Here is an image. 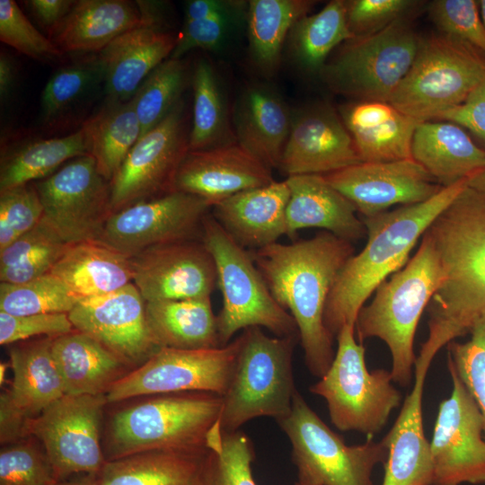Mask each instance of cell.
Here are the masks:
<instances>
[{
    "mask_svg": "<svg viewBox=\"0 0 485 485\" xmlns=\"http://www.w3.org/2000/svg\"><path fill=\"white\" fill-rule=\"evenodd\" d=\"M34 185L42 218L66 243L99 240L112 214L110 185L92 155L70 160Z\"/></svg>",
    "mask_w": 485,
    "mask_h": 485,
    "instance_id": "14",
    "label": "cell"
},
{
    "mask_svg": "<svg viewBox=\"0 0 485 485\" xmlns=\"http://www.w3.org/2000/svg\"><path fill=\"white\" fill-rule=\"evenodd\" d=\"M239 15L213 16L185 21L171 58L181 59L191 49L213 51L219 48Z\"/></svg>",
    "mask_w": 485,
    "mask_h": 485,
    "instance_id": "51",
    "label": "cell"
},
{
    "mask_svg": "<svg viewBox=\"0 0 485 485\" xmlns=\"http://www.w3.org/2000/svg\"><path fill=\"white\" fill-rule=\"evenodd\" d=\"M485 75V57L445 35L421 39L414 61L389 102L419 122L461 105Z\"/></svg>",
    "mask_w": 485,
    "mask_h": 485,
    "instance_id": "9",
    "label": "cell"
},
{
    "mask_svg": "<svg viewBox=\"0 0 485 485\" xmlns=\"http://www.w3.org/2000/svg\"><path fill=\"white\" fill-rule=\"evenodd\" d=\"M104 394H65L30 421L29 436L39 439L57 481L75 474L97 476L105 463L100 443Z\"/></svg>",
    "mask_w": 485,
    "mask_h": 485,
    "instance_id": "13",
    "label": "cell"
},
{
    "mask_svg": "<svg viewBox=\"0 0 485 485\" xmlns=\"http://www.w3.org/2000/svg\"><path fill=\"white\" fill-rule=\"evenodd\" d=\"M425 234L442 272L426 309L427 339L443 348L485 315V191L466 185Z\"/></svg>",
    "mask_w": 485,
    "mask_h": 485,
    "instance_id": "2",
    "label": "cell"
},
{
    "mask_svg": "<svg viewBox=\"0 0 485 485\" xmlns=\"http://www.w3.org/2000/svg\"><path fill=\"white\" fill-rule=\"evenodd\" d=\"M146 314L151 336L159 348L221 347L211 297L146 302Z\"/></svg>",
    "mask_w": 485,
    "mask_h": 485,
    "instance_id": "35",
    "label": "cell"
},
{
    "mask_svg": "<svg viewBox=\"0 0 485 485\" xmlns=\"http://www.w3.org/2000/svg\"><path fill=\"white\" fill-rule=\"evenodd\" d=\"M339 114L361 162L412 158V137L420 122L390 102L353 101L342 105Z\"/></svg>",
    "mask_w": 485,
    "mask_h": 485,
    "instance_id": "26",
    "label": "cell"
},
{
    "mask_svg": "<svg viewBox=\"0 0 485 485\" xmlns=\"http://www.w3.org/2000/svg\"><path fill=\"white\" fill-rule=\"evenodd\" d=\"M453 389L438 408L430 452L432 485L485 483L484 419L472 395L447 361Z\"/></svg>",
    "mask_w": 485,
    "mask_h": 485,
    "instance_id": "17",
    "label": "cell"
},
{
    "mask_svg": "<svg viewBox=\"0 0 485 485\" xmlns=\"http://www.w3.org/2000/svg\"><path fill=\"white\" fill-rule=\"evenodd\" d=\"M210 451L153 450L106 461L98 485H203Z\"/></svg>",
    "mask_w": 485,
    "mask_h": 485,
    "instance_id": "34",
    "label": "cell"
},
{
    "mask_svg": "<svg viewBox=\"0 0 485 485\" xmlns=\"http://www.w3.org/2000/svg\"><path fill=\"white\" fill-rule=\"evenodd\" d=\"M469 339L447 344V361L477 402L484 419L485 433V315L471 327Z\"/></svg>",
    "mask_w": 485,
    "mask_h": 485,
    "instance_id": "47",
    "label": "cell"
},
{
    "mask_svg": "<svg viewBox=\"0 0 485 485\" xmlns=\"http://www.w3.org/2000/svg\"><path fill=\"white\" fill-rule=\"evenodd\" d=\"M187 69L181 59L167 58L144 80L132 97L141 136L158 125L181 101Z\"/></svg>",
    "mask_w": 485,
    "mask_h": 485,
    "instance_id": "41",
    "label": "cell"
},
{
    "mask_svg": "<svg viewBox=\"0 0 485 485\" xmlns=\"http://www.w3.org/2000/svg\"><path fill=\"white\" fill-rule=\"evenodd\" d=\"M75 330L96 340L126 365H142L159 348L151 336L146 301L137 287L78 301L68 313Z\"/></svg>",
    "mask_w": 485,
    "mask_h": 485,
    "instance_id": "20",
    "label": "cell"
},
{
    "mask_svg": "<svg viewBox=\"0 0 485 485\" xmlns=\"http://www.w3.org/2000/svg\"><path fill=\"white\" fill-rule=\"evenodd\" d=\"M244 1L191 0L186 4L185 21L213 16L240 15L246 6Z\"/></svg>",
    "mask_w": 485,
    "mask_h": 485,
    "instance_id": "56",
    "label": "cell"
},
{
    "mask_svg": "<svg viewBox=\"0 0 485 485\" xmlns=\"http://www.w3.org/2000/svg\"><path fill=\"white\" fill-rule=\"evenodd\" d=\"M0 40L41 62H55L64 54L32 25L13 0H0Z\"/></svg>",
    "mask_w": 485,
    "mask_h": 485,
    "instance_id": "48",
    "label": "cell"
},
{
    "mask_svg": "<svg viewBox=\"0 0 485 485\" xmlns=\"http://www.w3.org/2000/svg\"><path fill=\"white\" fill-rule=\"evenodd\" d=\"M101 82H103V71L98 56L57 70L41 93L43 122L48 124L57 121Z\"/></svg>",
    "mask_w": 485,
    "mask_h": 485,
    "instance_id": "43",
    "label": "cell"
},
{
    "mask_svg": "<svg viewBox=\"0 0 485 485\" xmlns=\"http://www.w3.org/2000/svg\"><path fill=\"white\" fill-rule=\"evenodd\" d=\"M291 122L292 114L281 96L260 84L243 90L234 110L237 142L271 170L279 167Z\"/></svg>",
    "mask_w": 485,
    "mask_h": 485,
    "instance_id": "29",
    "label": "cell"
},
{
    "mask_svg": "<svg viewBox=\"0 0 485 485\" xmlns=\"http://www.w3.org/2000/svg\"><path fill=\"white\" fill-rule=\"evenodd\" d=\"M193 114L190 151L237 143L233 119L217 74L207 59L197 61L192 76Z\"/></svg>",
    "mask_w": 485,
    "mask_h": 485,
    "instance_id": "39",
    "label": "cell"
},
{
    "mask_svg": "<svg viewBox=\"0 0 485 485\" xmlns=\"http://www.w3.org/2000/svg\"><path fill=\"white\" fill-rule=\"evenodd\" d=\"M7 366L8 365L4 364V363L0 364V384H1V385L3 384V383H4V380H5Z\"/></svg>",
    "mask_w": 485,
    "mask_h": 485,
    "instance_id": "61",
    "label": "cell"
},
{
    "mask_svg": "<svg viewBox=\"0 0 485 485\" xmlns=\"http://www.w3.org/2000/svg\"><path fill=\"white\" fill-rule=\"evenodd\" d=\"M438 119L458 124L485 143V75L463 103L443 113Z\"/></svg>",
    "mask_w": 485,
    "mask_h": 485,
    "instance_id": "55",
    "label": "cell"
},
{
    "mask_svg": "<svg viewBox=\"0 0 485 485\" xmlns=\"http://www.w3.org/2000/svg\"><path fill=\"white\" fill-rule=\"evenodd\" d=\"M58 241L63 240L41 218L34 227L21 234L11 245L0 251V268L16 264L40 248Z\"/></svg>",
    "mask_w": 485,
    "mask_h": 485,
    "instance_id": "54",
    "label": "cell"
},
{
    "mask_svg": "<svg viewBox=\"0 0 485 485\" xmlns=\"http://www.w3.org/2000/svg\"><path fill=\"white\" fill-rule=\"evenodd\" d=\"M52 355L63 382L65 394H104L127 366L89 335L77 330L56 337Z\"/></svg>",
    "mask_w": 485,
    "mask_h": 485,
    "instance_id": "32",
    "label": "cell"
},
{
    "mask_svg": "<svg viewBox=\"0 0 485 485\" xmlns=\"http://www.w3.org/2000/svg\"><path fill=\"white\" fill-rule=\"evenodd\" d=\"M336 340L330 367L310 392L326 401L330 419L338 429L375 436L401 405V394L392 384L391 370H368L366 349L357 340L355 326L345 325Z\"/></svg>",
    "mask_w": 485,
    "mask_h": 485,
    "instance_id": "8",
    "label": "cell"
},
{
    "mask_svg": "<svg viewBox=\"0 0 485 485\" xmlns=\"http://www.w3.org/2000/svg\"><path fill=\"white\" fill-rule=\"evenodd\" d=\"M222 396L188 392L157 394L115 412L105 461L153 450L215 451L223 432Z\"/></svg>",
    "mask_w": 485,
    "mask_h": 485,
    "instance_id": "4",
    "label": "cell"
},
{
    "mask_svg": "<svg viewBox=\"0 0 485 485\" xmlns=\"http://www.w3.org/2000/svg\"><path fill=\"white\" fill-rule=\"evenodd\" d=\"M87 154L81 129L61 137L31 139L7 147L1 156L0 191L45 179L64 163Z\"/></svg>",
    "mask_w": 485,
    "mask_h": 485,
    "instance_id": "38",
    "label": "cell"
},
{
    "mask_svg": "<svg viewBox=\"0 0 485 485\" xmlns=\"http://www.w3.org/2000/svg\"><path fill=\"white\" fill-rule=\"evenodd\" d=\"M79 300L51 273L23 284H0V312L12 315L68 313Z\"/></svg>",
    "mask_w": 485,
    "mask_h": 485,
    "instance_id": "42",
    "label": "cell"
},
{
    "mask_svg": "<svg viewBox=\"0 0 485 485\" xmlns=\"http://www.w3.org/2000/svg\"><path fill=\"white\" fill-rule=\"evenodd\" d=\"M286 181L290 190L287 207L288 236L312 227L351 242L366 235L364 222L357 217L355 207L323 175H292Z\"/></svg>",
    "mask_w": 485,
    "mask_h": 485,
    "instance_id": "27",
    "label": "cell"
},
{
    "mask_svg": "<svg viewBox=\"0 0 485 485\" xmlns=\"http://www.w3.org/2000/svg\"><path fill=\"white\" fill-rule=\"evenodd\" d=\"M288 437L298 480L317 485H375L372 473L384 464L388 447L367 440L348 445L332 431L296 391L290 412L276 420Z\"/></svg>",
    "mask_w": 485,
    "mask_h": 485,
    "instance_id": "10",
    "label": "cell"
},
{
    "mask_svg": "<svg viewBox=\"0 0 485 485\" xmlns=\"http://www.w3.org/2000/svg\"><path fill=\"white\" fill-rule=\"evenodd\" d=\"M43 207L34 184L28 183L0 191V218L21 235L42 218Z\"/></svg>",
    "mask_w": 485,
    "mask_h": 485,
    "instance_id": "52",
    "label": "cell"
},
{
    "mask_svg": "<svg viewBox=\"0 0 485 485\" xmlns=\"http://www.w3.org/2000/svg\"><path fill=\"white\" fill-rule=\"evenodd\" d=\"M290 190L285 181L247 190L215 205L213 217L242 247L255 251L287 235Z\"/></svg>",
    "mask_w": 485,
    "mask_h": 485,
    "instance_id": "25",
    "label": "cell"
},
{
    "mask_svg": "<svg viewBox=\"0 0 485 485\" xmlns=\"http://www.w3.org/2000/svg\"><path fill=\"white\" fill-rule=\"evenodd\" d=\"M57 481L44 449L31 439L5 445L0 451V485H53Z\"/></svg>",
    "mask_w": 485,
    "mask_h": 485,
    "instance_id": "46",
    "label": "cell"
},
{
    "mask_svg": "<svg viewBox=\"0 0 485 485\" xmlns=\"http://www.w3.org/2000/svg\"><path fill=\"white\" fill-rule=\"evenodd\" d=\"M422 4L415 0L347 1V20L354 37L373 34L393 22L409 17Z\"/></svg>",
    "mask_w": 485,
    "mask_h": 485,
    "instance_id": "49",
    "label": "cell"
},
{
    "mask_svg": "<svg viewBox=\"0 0 485 485\" xmlns=\"http://www.w3.org/2000/svg\"><path fill=\"white\" fill-rule=\"evenodd\" d=\"M67 245L58 241L40 248L16 264L0 268L1 282L23 284L50 273Z\"/></svg>",
    "mask_w": 485,
    "mask_h": 485,
    "instance_id": "53",
    "label": "cell"
},
{
    "mask_svg": "<svg viewBox=\"0 0 485 485\" xmlns=\"http://www.w3.org/2000/svg\"><path fill=\"white\" fill-rule=\"evenodd\" d=\"M416 253L375 291L359 311L355 332L359 343L383 340L392 357L393 382L405 387L413 375L414 338L423 312L437 289L442 272L430 238L424 233Z\"/></svg>",
    "mask_w": 485,
    "mask_h": 485,
    "instance_id": "5",
    "label": "cell"
},
{
    "mask_svg": "<svg viewBox=\"0 0 485 485\" xmlns=\"http://www.w3.org/2000/svg\"><path fill=\"white\" fill-rule=\"evenodd\" d=\"M144 19L99 52L107 100L132 99L147 75L169 58L178 34L166 30L154 9L141 2Z\"/></svg>",
    "mask_w": 485,
    "mask_h": 485,
    "instance_id": "22",
    "label": "cell"
},
{
    "mask_svg": "<svg viewBox=\"0 0 485 485\" xmlns=\"http://www.w3.org/2000/svg\"><path fill=\"white\" fill-rule=\"evenodd\" d=\"M184 102L142 135L110 181L111 211L174 190L175 178L189 152Z\"/></svg>",
    "mask_w": 485,
    "mask_h": 485,
    "instance_id": "16",
    "label": "cell"
},
{
    "mask_svg": "<svg viewBox=\"0 0 485 485\" xmlns=\"http://www.w3.org/2000/svg\"><path fill=\"white\" fill-rule=\"evenodd\" d=\"M323 176L364 218L424 202L444 188L412 158L361 162Z\"/></svg>",
    "mask_w": 485,
    "mask_h": 485,
    "instance_id": "19",
    "label": "cell"
},
{
    "mask_svg": "<svg viewBox=\"0 0 485 485\" xmlns=\"http://www.w3.org/2000/svg\"><path fill=\"white\" fill-rule=\"evenodd\" d=\"M273 181L272 170L237 142L189 150L178 170L174 190L198 196L213 207L233 195Z\"/></svg>",
    "mask_w": 485,
    "mask_h": 485,
    "instance_id": "23",
    "label": "cell"
},
{
    "mask_svg": "<svg viewBox=\"0 0 485 485\" xmlns=\"http://www.w3.org/2000/svg\"><path fill=\"white\" fill-rule=\"evenodd\" d=\"M274 299L293 317L310 373L321 378L335 351L323 317L329 295L348 260L351 242L322 231L291 243L250 251Z\"/></svg>",
    "mask_w": 485,
    "mask_h": 485,
    "instance_id": "1",
    "label": "cell"
},
{
    "mask_svg": "<svg viewBox=\"0 0 485 485\" xmlns=\"http://www.w3.org/2000/svg\"><path fill=\"white\" fill-rule=\"evenodd\" d=\"M361 163L339 112L313 104L292 115L278 169L288 176L328 174Z\"/></svg>",
    "mask_w": 485,
    "mask_h": 485,
    "instance_id": "21",
    "label": "cell"
},
{
    "mask_svg": "<svg viewBox=\"0 0 485 485\" xmlns=\"http://www.w3.org/2000/svg\"><path fill=\"white\" fill-rule=\"evenodd\" d=\"M201 240L214 258L223 305L216 315L221 347L240 330L266 328L277 337L298 336L291 314L272 296L250 251L239 245L213 217L204 221Z\"/></svg>",
    "mask_w": 485,
    "mask_h": 485,
    "instance_id": "7",
    "label": "cell"
},
{
    "mask_svg": "<svg viewBox=\"0 0 485 485\" xmlns=\"http://www.w3.org/2000/svg\"><path fill=\"white\" fill-rule=\"evenodd\" d=\"M437 353L421 345L414 364V384L389 432L383 485H432L430 444L423 425L422 399L431 362Z\"/></svg>",
    "mask_w": 485,
    "mask_h": 485,
    "instance_id": "24",
    "label": "cell"
},
{
    "mask_svg": "<svg viewBox=\"0 0 485 485\" xmlns=\"http://www.w3.org/2000/svg\"><path fill=\"white\" fill-rule=\"evenodd\" d=\"M50 273L80 300L133 283L130 259L99 241L68 244Z\"/></svg>",
    "mask_w": 485,
    "mask_h": 485,
    "instance_id": "33",
    "label": "cell"
},
{
    "mask_svg": "<svg viewBox=\"0 0 485 485\" xmlns=\"http://www.w3.org/2000/svg\"><path fill=\"white\" fill-rule=\"evenodd\" d=\"M430 20L443 35L465 44L485 57V26L476 0H434Z\"/></svg>",
    "mask_w": 485,
    "mask_h": 485,
    "instance_id": "45",
    "label": "cell"
},
{
    "mask_svg": "<svg viewBox=\"0 0 485 485\" xmlns=\"http://www.w3.org/2000/svg\"><path fill=\"white\" fill-rule=\"evenodd\" d=\"M238 340L234 369L222 396L223 433L239 430L255 418L286 417L296 392L293 354L298 336L269 337L261 328L251 327Z\"/></svg>",
    "mask_w": 485,
    "mask_h": 485,
    "instance_id": "6",
    "label": "cell"
},
{
    "mask_svg": "<svg viewBox=\"0 0 485 485\" xmlns=\"http://www.w3.org/2000/svg\"><path fill=\"white\" fill-rule=\"evenodd\" d=\"M239 348L238 337L224 347L205 349L158 348L146 361L117 380L107 402L138 396L205 392L223 396Z\"/></svg>",
    "mask_w": 485,
    "mask_h": 485,
    "instance_id": "12",
    "label": "cell"
},
{
    "mask_svg": "<svg viewBox=\"0 0 485 485\" xmlns=\"http://www.w3.org/2000/svg\"><path fill=\"white\" fill-rule=\"evenodd\" d=\"M129 259L146 302L211 297L217 286L214 258L201 239L155 245Z\"/></svg>",
    "mask_w": 485,
    "mask_h": 485,
    "instance_id": "18",
    "label": "cell"
},
{
    "mask_svg": "<svg viewBox=\"0 0 485 485\" xmlns=\"http://www.w3.org/2000/svg\"><path fill=\"white\" fill-rule=\"evenodd\" d=\"M15 78V62L11 56L2 51L0 54V96L2 101L9 96Z\"/></svg>",
    "mask_w": 485,
    "mask_h": 485,
    "instance_id": "58",
    "label": "cell"
},
{
    "mask_svg": "<svg viewBox=\"0 0 485 485\" xmlns=\"http://www.w3.org/2000/svg\"><path fill=\"white\" fill-rule=\"evenodd\" d=\"M467 185L476 190L485 191V168L470 176L467 179Z\"/></svg>",
    "mask_w": 485,
    "mask_h": 485,
    "instance_id": "60",
    "label": "cell"
},
{
    "mask_svg": "<svg viewBox=\"0 0 485 485\" xmlns=\"http://www.w3.org/2000/svg\"><path fill=\"white\" fill-rule=\"evenodd\" d=\"M80 129L88 154L94 158L99 172L109 181L141 137V126L132 100H107Z\"/></svg>",
    "mask_w": 485,
    "mask_h": 485,
    "instance_id": "36",
    "label": "cell"
},
{
    "mask_svg": "<svg viewBox=\"0 0 485 485\" xmlns=\"http://www.w3.org/2000/svg\"><path fill=\"white\" fill-rule=\"evenodd\" d=\"M54 338L13 344L9 349L13 373L11 387L4 391V400L32 419L65 395L62 379L56 366L51 345Z\"/></svg>",
    "mask_w": 485,
    "mask_h": 485,
    "instance_id": "31",
    "label": "cell"
},
{
    "mask_svg": "<svg viewBox=\"0 0 485 485\" xmlns=\"http://www.w3.org/2000/svg\"><path fill=\"white\" fill-rule=\"evenodd\" d=\"M408 18L345 41L321 71L329 87L355 101L389 102L409 72L421 41Z\"/></svg>",
    "mask_w": 485,
    "mask_h": 485,
    "instance_id": "11",
    "label": "cell"
},
{
    "mask_svg": "<svg viewBox=\"0 0 485 485\" xmlns=\"http://www.w3.org/2000/svg\"><path fill=\"white\" fill-rule=\"evenodd\" d=\"M53 485H98L96 476L84 475L78 478L57 481Z\"/></svg>",
    "mask_w": 485,
    "mask_h": 485,
    "instance_id": "59",
    "label": "cell"
},
{
    "mask_svg": "<svg viewBox=\"0 0 485 485\" xmlns=\"http://www.w3.org/2000/svg\"><path fill=\"white\" fill-rule=\"evenodd\" d=\"M295 485H317V484H313V483H311V482H307V481H297Z\"/></svg>",
    "mask_w": 485,
    "mask_h": 485,
    "instance_id": "63",
    "label": "cell"
},
{
    "mask_svg": "<svg viewBox=\"0 0 485 485\" xmlns=\"http://www.w3.org/2000/svg\"><path fill=\"white\" fill-rule=\"evenodd\" d=\"M253 459V445L244 432L223 433L219 447L208 454L203 485H257Z\"/></svg>",
    "mask_w": 485,
    "mask_h": 485,
    "instance_id": "44",
    "label": "cell"
},
{
    "mask_svg": "<svg viewBox=\"0 0 485 485\" xmlns=\"http://www.w3.org/2000/svg\"><path fill=\"white\" fill-rule=\"evenodd\" d=\"M478 4H479V8H480L481 20H482L483 24L485 26V0H478Z\"/></svg>",
    "mask_w": 485,
    "mask_h": 485,
    "instance_id": "62",
    "label": "cell"
},
{
    "mask_svg": "<svg viewBox=\"0 0 485 485\" xmlns=\"http://www.w3.org/2000/svg\"><path fill=\"white\" fill-rule=\"evenodd\" d=\"M311 0H251L247 5L249 48L252 61L263 73L279 66L282 49L295 24L309 14Z\"/></svg>",
    "mask_w": 485,
    "mask_h": 485,
    "instance_id": "37",
    "label": "cell"
},
{
    "mask_svg": "<svg viewBox=\"0 0 485 485\" xmlns=\"http://www.w3.org/2000/svg\"><path fill=\"white\" fill-rule=\"evenodd\" d=\"M75 1L30 0L25 4L35 19L48 31L58 23L70 11Z\"/></svg>",
    "mask_w": 485,
    "mask_h": 485,
    "instance_id": "57",
    "label": "cell"
},
{
    "mask_svg": "<svg viewBox=\"0 0 485 485\" xmlns=\"http://www.w3.org/2000/svg\"><path fill=\"white\" fill-rule=\"evenodd\" d=\"M411 157L443 187L485 168V149L463 127L447 120H428L417 126Z\"/></svg>",
    "mask_w": 485,
    "mask_h": 485,
    "instance_id": "30",
    "label": "cell"
},
{
    "mask_svg": "<svg viewBox=\"0 0 485 485\" xmlns=\"http://www.w3.org/2000/svg\"><path fill=\"white\" fill-rule=\"evenodd\" d=\"M79 0L48 30V39L62 52H101L117 37L144 19L141 2Z\"/></svg>",
    "mask_w": 485,
    "mask_h": 485,
    "instance_id": "28",
    "label": "cell"
},
{
    "mask_svg": "<svg viewBox=\"0 0 485 485\" xmlns=\"http://www.w3.org/2000/svg\"><path fill=\"white\" fill-rule=\"evenodd\" d=\"M211 209L205 199L173 190L113 212L98 241L130 258L155 245L201 239Z\"/></svg>",
    "mask_w": 485,
    "mask_h": 485,
    "instance_id": "15",
    "label": "cell"
},
{
    "mask_svg": "<svg viewBox=\"0 0 485 485\" xmlns=\"http://www.w3.org/2000/svg\"><path fill=\"white\" fill-rule=\"evenodd\" d=\"M73 330L68 313L12 315L0 312L1 345H13L36 336L56 338Z\"/></svg>",
    "mask_w": 485,
    "mask_h": 485,
    "instance_id": "50",
    "label": "cell"
},
{
    "mask_svg": "<svg viewBox=\"0 0 485 485\" xmlns=\"http://www.w3.org/2000/svg\"><path fill=\"white\" fill-rule=\"evenodd\" d=\"M467 185V179L444 187L431 198L363 218L367 241L341 269L329 295L324 324L334 339L355 326L360 309L376 288L409 261L424 233Z\"/></svg>",
    "mask_w": 485,
    "mask_h": 485,
    "instance_id": "3",
    "label": "cell"
},
{
    "mask_svg": "<svg viewBox=\"0 0 485 485\" xmlns=\"http://www.w3.org/2000/svg\"><path fill=\"white\" fill-rule=\"evenodd\" d=\"M353 38L345 0L330 1L319 12L304 16L288 36L293 57L309 72L322 71L330 54Z\"/></svg>",
    "mask_w": 485,
    "mask_h": 485,
    "instance_id": "40",
    "label": "cell"
}]
</instances>
